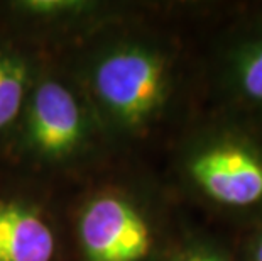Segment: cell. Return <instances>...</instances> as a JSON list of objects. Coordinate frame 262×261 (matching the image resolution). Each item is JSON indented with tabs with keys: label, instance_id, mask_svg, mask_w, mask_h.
I'll use <instances>...</instances> for the list:
<instances>
[{
	"label": "cell",
	"instance_id": "cell-8",
	"mask_svg": "<svg viewBox=\"0 0 262 261\" xmlns=\"http://www.w3.org/2000/svg\"><path fill=\"white\" fill-rule=\"evenodd\" d=\"M180 261H222L220 258H216L215 254H210V253H191V254H186L185 258H181Z\"/></svg>",
	"mask_w": 262,
	"mask_h": 261
},
{
	"label": "cell",
	"instance_id": "cell-6",
	"mask_svg": "<svg viewBox=\"0 0 262 261\" xmlns=\"http://www.w3.org/2000/svg\"><path fill=\"white\" fill-rule=\"evenodd\" d=\"M27 92V66L20 58L0 51V131L17 119Z\"/></svg>",
	"mask_w": 262,
	"mask_h": 261
},
{
	"label": "cell",
	"instance_id": "cell-4",
	"mask_svg": "<svg viewBox=\"0 0 262 261\" xmlns=\"http://www.w3.org/2000/svg\"><path fill=\"white\" fill-rule=\"evenodd\" d=\"M85 119L80 102L64 83L44 80L34 88L27 110V141L41 156H68L80 148Z\"/></svg>",
	"mask_w": 262,
	"mask_h": 261
},
{
	"label": "cell",
	"instance_id": "cell-5",
	"mask_svg": "<svg viewBox=\"0 0 262 261\" xmlns=\"http://www.w3.org/2000/svg\"><path fill=\"white\" fill-rule=\"evenodd\" d=\"M56 236L37 210L0 202V261H53Z\"/></svg>",
	"mask_w": 262,
	"mask_h": 261
},
{
	"label": "cell",
	"instance_id": "cell-9",
	"mask_svg": "<svg viewBox=\"0 0 262 261\" xmlns=\"http://www.w3.org/2000/svg\"><path fill=\"white\" fill-rule=\"evenodd\" d=\"M254 261H262V236L259 237V241L254 248Z\"/></svg>",
	"mask_w": 262,
	"mask_h": 261
},
{
	"label": "cell",
	"instance_id": "cell-7",
	"mask_svg": "<svg viewBox=\"0 0 262 261\" xmlns=\"http://www.w3.org/2000/svg\"><path fill=\"white\" fill-rule=\"evenodd\" d=\"M237 80L244 95L262 105V41L244 53L237 66Z\"/></svg>",
	"mask_w": 262,
	"mask_h": 261
},
{
	"label": "cell",
	"instance_id": "cell-1",
	"mask_svg": "<svg viewBox=\"0 0 262 261\" xmlns=\"http://www.w3.org/2000/svg\"><path fill=\"white\" fill-rule=\"evenodd\" d=\"M92 88L110 117L124 127L154 119L168 95L164 59L144 46H119L103 54L92 71Z\"/></svg>",
	"mask_w": 262,
	"mask_h": 261
},
{
	"label": "cell",
	"instance_id": "cell-2",
	"mask_svg": "<svg viewBox=\"0 0 262 261\" xmlns=\"http://www.w3.org/2000/svg\"><path fill=\"white\" fill-rule=\"evenodd\" d=\"M78 229L88 261H142L152 246L147 222L117 195L93 198L83 209Z\"/></svg>",
	"mask_w": 262,
	"mask_h": 261
},
{
	"label": "cell",
	"instance_id": "cell-3",
	"mask_svg": "<svg viewBox=\"0 0 262 261\" xmlns=\"http://www.w3.org/2000/svg\"><path fill=\"white\" fill-rule=\"evenodd\" d=\"M189 175L211 200L250 207L262 200V158L237 143L205 148L189 163Z\"/></svg>",
	"mask_w": 262,
	"mask_h": 261
}]
</instances>
